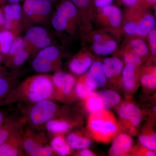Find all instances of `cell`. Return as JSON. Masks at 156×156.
<instances>
[{
  "label": "cell",
  "instance_id": "1",
  "mask_svg": "<svg viewBox=\"0 0 156 156\" xmlns=\"http://www.w3.org/2000/svg\"><path fill=\"white\" fill-rule=\"evenodd\" d=\"M53 94L51 78L46 75L34 76L14 87L2 102L11 105L21 102L32 105L43 100H53Z\"/></svg>",
  "mask_w": 156,
  "mask_h": 156
},
{
  "label": "cell",
  "instance_id": "2",
  "mask_svg": "<svg viewBox=\"0 0 156 156\" xmlns=\"http://www.w3.org/2000/svg\"><path fill=\"white\" fill-rule=\"evenodd\" d=\"M88 127L95 139L102 142L110 140L118 130L116 120L108 110L91 112Z\"/></svg>",
  "mask_w": 156,
  "mask_h": 156
},
{
  "label": "cell",
  "instance_id": "3",
  "mask_svg": "<svg viewBox=\"0 0 156 156\" xmlns=\"http://www.w3.org/2000/svg\"><path fill=\"white\" fill-rule=\"evenodd\" d=\"M31 105L27 115H23L26 122L35 128L45 126L59 115V107L53 100L42 101Z\"/></svg>",
  "mask_w": 156,
  "mask_h": 156
},
{
  "label": "cell",
  "instance_id": "4",
  "mask_svg": "<svg viewBox=\"0 0 156 156\" xmlns=\"http://www.w3.org/2000/svg\"><path fill=\"white\" fill-rule=\"evenodd\" d=\"M44 133L27 128L23 131V147L26 154L30 156H51L55 154Z\"/></svg>",
  "mask_w": 156,
  "mask_h": 156
},
{
  "label": "cell",
  "instance_id": "5",
  "mask_svg": "<svg viewBox=\"0 0 156 156\" xmlns=\"http://www.w3.org/2000/svg\"><path fill=\"white\" fill-rule=\"evenodd\" d=\"M86 100V105L91 112L100 110H108L119 103L120 95L114 91L103 89L95 92Z\"/></svg>",
  "mask_w": 156,
  "mask_h": 156
},
{
  "label": "cell",
  "instance_id": "6",
  "mask_svg": "<svg viewBox=\"0 0 156 156\" xmlns=\"http://www.w3.org/2000/svg\"><path fill=\"white\" fill-rule=\"evenodd\" d=\"M52 80L54 87L53 100H61L70 95L76 85L73 76L62 72L56 73Z\"/></svg>",
  "mask_w": 156,
  "mask_h": 156
},
{
  "label": "cell",
  "instance_id": "7",
  "mask_svg": "<svg viewBox=\"0 0 156 156\" xmlns=\"http://www.w3.org/2000/svg\"><path fill=\"white\" fill-rule=\"evenodd\" d=\"M23 128L14 131L0 147V156H23L26 154L23 147Z\"/></svg>",
  "mask_w": 156,
  "mask_h": 156
},
{
  "label": "cell",
  "instance_id": "8",
  "mask_svg": "<svg viewBox=\"0 0 156 156\" xmlns=\"http://www.w3.org/2000/svg\"><path fill=\"white\" fill-rule=\"evenodd\" d=\"M26 123L23 115H14L5 119L0 126V147L13 132L23 128Z\"/></svg>",
  "mask_w": 156,
  "mask_h": 156
},
{
  "label": "cell",
  "instance_id": "9",
  "mask_svg": "<svg viewBox=\"0 0 156 156\" xmlns=\"http://www.w3.org/2000/svg\"><path fill=\"white\" fill-rule=\"evenodd\" d=\"M118 114L121 119L127 121L131 126L137 127L142 121V113L137 105L131 102H126L121 105Z\"/></svg>",
  "mask_w": 156,
  "mask_h": 156
},
{
  "label": "cell",
  "instance_id": "10",
  "mask_svg": "<svg viewBox=\"0 0 156 156\" xmlns=\"http://www.w3.org/2000/svg\"><path fill=\"white\" fill-rule=\"evenodd\" d=\"M85 80L89 86L94 89L103 87L106 82V77L102 67V64L98 61L94 62L88 70Z\"/></svg>",
  "mask_w": 156,
  "mask_h": 156
},
{
  "label": "cell",
  "instance_id": "11",
  "mask_svg": "<svg viewBox=\"0 0 156 156\" xmlns=\"http://www.w3.org/2000/svg\"><path fill=\"white\" fill-rule=\"evenodd\" d=\"M133 145V140L128 134L124 133L119 134L113 141L110 149V155H125L130 151Z\"/></svg>",
  "mask_w": 156,
  "mask_h": 156
},
{
  "label": "cell",
  "instance_id": "12",
  "mask_svg": "<svg viewBox=\"0 0 156 156\" xmlns=\"http://www.w3.org/2000/svg\"><path fill=\"white\" fill-rule=\"evenodd\" d=\"M26 39L38 48H44L51 44V40L48 37V33L44 28L33 27L28 30Z\"/></svg>",
  "mask_w": 156,
  "mask_h": 156
},
{
  "label": "cell",
  "instance_id": "13",
  "mask_svg": "<svg viewBox=\"0 0 156 156\" xmlns=\"http://www.w3.org/2000/svg\"><path fill=\"white\" fill-rule=\"evenodd\" d=\"M24 10L29 15H46L52 11V6L48 0H26Z\"/></svg>",
  "mask_w": 156,
  "mask_h": 156
},
{
  "label": "cell",
  "instance_id": "14",
  "mask_svg": "<svg viewBox=\"0 0 156 156\" xmlns=\"http://www.w3.org/2000/svg\"><path fill=\"white\" fill-rule=\"evenodd\" d=\"M47 131L53 134H62L67 133L73 127L74 123L66 119L56 117L45 125Z\"/></svg>",
  "mask_w": 156,
  "mask_h": 156
},
{
  "label": "cell",
  "instance_id": "15",
  "mask_svg": "<svg viewBox=\"0 0 156 156\" xmlns=\"http://www.w3.org/2000/svg\"><path fill=\"white\" fill-rule=\"evenodd\" d=\"M101 64L105 76L108 78H114L119 75L123 69L122 62L117 57L105 58Z\"/></svg>",
  "mask_w": 156,
  "mask_h": 156
},
{
  "label": "cell",
  "instance_id": "16",
  "mask_svg": "<svg viewBox=\"0 0 156 156\" xmlns=\"http://www.w3.org/2000/svg\"><path fill=\"white\" fill-rule=\"evenodd\" d=\"M136 66L127 64L122 71V81L124 88L128 92L134 91L136 87Z\"/></svg>",
  "mask_w": 156,
  "mask_h": 156
},
{
  "label": "cell",
  "instance_id": "17",
  "mask_svg": "<svg viewBox=\"0 0 156 156\" xmlns=\"http://www.w3.org/2000/svg\"><path fill=\"white\" fill-rule=\"evenodd\" d=\"M55 154L61 156L68 155L71 153L72 149L62 134L54 135L50 144Z\"/></svg>",
  "mask_w": 156,
  "mask_h": 156
},
{
  "label": "cell",
  "instance_id": "18",
  "mask_svg": "<svg viewBox=\"0 0 156 156\" xmlns=\"http://www.w3.org/2000/svg\"><path fill=\"white\" fill-rule=\"evenodd\" d=\"M66 140L72 150L80 151L88 148L91 145L89 138L82 136L77 132H71L67 135Z\"/></svg>",
  "mask_w": 156,
  "mask_h": 156
},
{
  "label": "cell",
  "instance_id": "19",
  "mask_svg": "<svg viewBox=\"0 0 156 156\" xmlns=\"http://www.w3.org/2000/svg\"><path fill=\"white\" fill-rule=\"evenodd\" d=\"M101 14L107 17L112 27L117 28L121 24L122 20V13L116 6L109 5L101 9Z\"/></svg>",
  "mask_w": 156,
  "mask_h": 156
},
{
  "label": "cell",
  "instance_id": "20",
  "mask_svg": "<svg viewBox=\"0 0 156 156\" xmlns=\"http://www.w3.org/2000/svg\"><path fill=\"white\" fill-rule=\"evenodd\" d=\"M156 19L153 15L147 14L136 23V34L140 37H145L156 27Z\"/></svg>",
  "mask_w": 156,
  "mask_h": 156
},
{
  "label": "cell",
  "instance_id": "21",
  "mask_svg": "<svg viewBox=\"0 0 156 156\" xmlns=\"http://www.w3.org/2000/svg\"><path fill=\"white\" fill-rule=\"evenodd\" d=\"M92 64V58L90 56L76 58L70 62L69 68L74 73L81 75L87 72Z\"/></svg>",
  "mask_w": 156,
  "mask_h": 156
},
{
  "label": "cell",
  "instance_id": "22",
  "mask_svg": "<svg viewBox=\"0 0 156 156\" xmlns=\"http://www.w3.org/2000/svg\"><path fill=\"white\" fill-rule=\"evenodd\" d=\"M5 27L7 29L11 28L12 21L18 20L22 14L21 7L18 3L6 6L5 9Z\"/></svg>",
  "mask_w": 156,
  "mask_h": 156
},
{
  "label": "cell",
  "instance_id": "23",
  "mask_svg": "<svg viewBox=\"0 0 156 156\" xmlns=\"http://www.w3.org/2000/svg\"><path fill=\"white\" fill-rule=\"evenodd\" d=\"M118 46L117 42L113 40H106L101 42H95L92 48L95 53L101 56H107L115 51Z\"/></svg>",
  "mask_w": 156,
  "mask_h": 156
},
{
  "label": "cell",
  "instance_id": "24",
  "mask_svg": "<svg viewBox=\"0 0 156 156\" xmlns=\"http://www.w3.org/2000/svg\"><path fill=\"white\" fill-rule=\"evenodd\" d=\"M75 92L77 96L86 100L95 92V89L86 83L85 79H81L76 84Z\"/></svg>",
  "mask_w": 156,
  "mask_h": 156
},
{
  "label": "cell",
  "instance_id": "25",
  "mask_svg": "<svg viewBox=\"0 0 156 156\" xmlns=\"http://www.w3.org/2000/svg\"><path fill=\"white\" fill-rule=\"evenodd\" d=\"M56 14L63 16L68 20L71 19L76 15V8L72 2L66 1L59 6Z\"/></svg>",
  "mask_w": 156,
  "mask_h": 156
},
{
  "label": "cell",
  "instance_id": "26",
  "mask_svg": "<svg viewBox=\"0 0 156 156\" xmlns=\"http://www.w3.org/2000/svg\"><path fill=\"white\" fill-rule=\"evenodd\" d=\"M58 49L54 47H48L44 48L38 54L37 57L48 62L52 63L59 56Z\"/></svg>",
  "mask_w": 156,
  "mask_h": 156
},
{
  "label": "cell",
  "instance_id": "27",
  "mask_svg": "<svg viewBox=\"0 0 156 156\" xmlns=\"http://www.w3.org/2000/svg\"><path fill=\"white\" fill-rule=\"evenodd\" d=\"M139 142L144 147L150 150H156V136L154 133L141 134L139 136Z\"/></svg>",
  "mask_w": 156,
  "mask_h": 156
},
{
  "label": "cell",
  "instance_id": "28",
  "mask_svg": "<svg viewBox=\"0 0 156 156\" xmlns=\"http://www.w3.org/2000/svg\"><path fill=\"white\" fill-rule=\"evenodd\" d=\"M14 36L8 31L0 33V48L4 53H9L13 43Z\"/></svg>",
  "mask_w": 156,
  "mask_h": 156
},
{
  "label": "cell",
  "instance_id": "29",
  "mask_svg": "<svg viewBox=\"0 0 156 156\" xmlns=\"http://www.w3.org/2000/svg\"><path fill=\"white\" fill-rule=\"evenodd\" d=\"M132 52L139 56H146L148 53V48L144 41L140 39H134L130 43Z\"/></svg>",
  "mask_w": 156,
  "mask_h": 156
},
{
  "label": "cell",
  "instance_id": "30",
  "mask_svg": "<svg viewBox=\"0 0 156 156\" xmlns=\"http://www.w3.org/2000/svg\"><path fill=\"white\" fill-rule=\"evenodd\" d=\"M32 66L36 71L40 73L49 72L53 69L52 63L37 57L35 58L33 61Z\"/></svg>",
  "mask_w": 156,
  "mask_h": 156
},
{
  "label": "cell",
  "instance_id": "31",
  "mask_svg": "<svg viewBox=\"0 0 156 156\" xmlns=\"http://www.w3.org/2000/svg\"><path fill=\"white\" fill-rule=\"evenodd\" d=\"M156 70L154 68L150 73L145 74L141 77L140 82L142 86L151 89H154L156 87Z\"/></svg>",
  "mask_w": 156,
  "mask_h": 156
},
{
  "label": "cell",
  "instance_id": "32",
  "mask_svg": "<svg viewBox=\"0 0 156 156\" xmlns=\"http://www.w3.org/2000/svg\"><path fill=\"white\" fill-rule=\"evenodd\" d=\"M14 87L8 80L0 78V102L3 101V99L6 98Z\"/></svg>",
  "mask_w": 156,
  "mask_h": 156
},
{
  "label": "cell",
  "instance_id": "33",
  "mask_svg": "<svg viewBox=\"0 0 156 156\" xmlns=\"http://www.w3.org/2000/svg\"><path fill=\"white\" fill-rule=\"evenodd\" d=\"M68 20L65 17L56 14L52 19V24L56 30L62 31L67 27Z\"/></svg>",
  "mask_w": 156,
  "mask_h": 156
},
{
  "label": "cell",
  "instance_id": "34",
  "mask_svg": "<svg viewBox=\"0 0 156 156\" xmlns=\"http://www.w3.org/2000/svg\"><path fill=\"white\" fill-rule=\"evenodd\" d=\"M124 59L126 64H132L136 66L141 64L140 56H138L132 51L126 53L124 56Z\"/></svg>",
  "mask_w": 156,
  "mask_h": 156
},
{
  "label": "cell",
  "instance_id": "35",
  "mask_svg": "<svg viewBox=\"0 0 156 156\" xmlns=\"http://www.w3.org/2000/svg\"><path fill=\"white\" fill-rule=\"evenodd\" d=\"M25 47V43L21 38H18L15 40L14 43H12L11 49L9 51V54L15 55L17 53L21 52L23 50Z\"/></svg>",
  "mask_w": 156,
  "mask_h": 156
},
{
  "label": "cell",
  "instance_id": "36",
  "mask_svg": "<svg viewBox=\"0 0 156 156\" xmlns=\"http://www.w3.org/2000/svg\"><path fill=\"white\" fill-rule=\"evenodd\" d=\"M14 64L16 66H20L23 64L28 58L29 54L26 51L22 50L21 52L17 53L14 55Z\"/></svg>",
  "mask_w": 156,
  "mask_h": 156
},
{
  "label": "cell",
  "instance_id": "37",
  "mask_svg": "<svg viewBox=\"0 0 156 156\" xmlns=\"http://www.w3.org/2000/svg\"><path fill=\"white\" fill-rule=\"evenodd\" d=\"M149 40L152 53L155 56L156 55V30L154 29L148 34Z\"/></svg>",
  "mask_w": 156,
  "mask_h": 156
},
{
  "label": "cell",
  "instance_id": "38",
  "mask_svg": "<svg viewBox=\"0 0 156 156\" xmlns=\"http://www.w3.org/2000/svg\"><path fill=\"white\" fill-rule=\"evenodd\" d=\"M125 32L130 35L136 34V23L133 22H128L124 26Z\"/></svg>",
  "mask_w": 156,
  "mask_h": 156
},
{
  "label": "cell",
  "instance_id": "39",
  "mask_svg": "<svg viewBox=\"0 0 156 156\" xmlns=\"http://www.w3.org/2000/svg\"><path fill=\"white\" fill-rule=\"evenodd\" d=\"M113 1L114 0H95V4L97 8L102 9L104 7L111 5Z\"/></svg>",
  "mask_w": 156,
  "mask_h": 156
},
{
  "label": "cell",
  "instance_id": "40",
  "mask_svg": "<svg viewBox=\"0 0 156 156\" xmlns=\"http://www.w3.org/2000/svg\"><path fill=\"white\" fill-rule=\"evenodd\" d=\"M76 6L80 8H84L89 5L91 0H71Z\"/></svg>",
  "mask_w": 156,
  "mask_h": 156
},
{
  "label": "cell",
  "instance_id": "41",
  "mask_svg": "<svg viewBox=\"0 0 156 156\" xmlns=\"http://www.w3.org/2000/svg\"><path fill=\"white\" fill-rule=\"evenodd\" d=\"M79 155L82 156H95L94 154L91 151L88 149L87 148L84 149L80 150Z\"/></svg>",
  "mask_w": 156,
  "mask_h": 156
},
{
  "label": "cell",
  "instance_id": "42",
  "mask_svg": "<svg viewBox=\"0 0 156 156\" xmlns=\"http://www.w3.org/2000/svg\"><path fill=\"white\" fill-rule=\"evenodd\" d=\"M123 3L126 5L133 6L137 4L138 0H122Z\"/></svg>",
  "mask_w": 156,
  "mask_h": 156
},
{
  "label": "cell",
  "instance_id": "43",
  "mask_svg": "<svg viewBox=\"0 0 156 156\" xmlns=\"http://www.w3.org/2000/svg\"><path fill=\"white\" fill-rule=\"evenodd\" d=\"M94 40L95 42H101L104 41L103 36L99 34H95L94 37Z\"/></svg>",
  "mask_w": 156,
  "mask_h": 156
},
{
  "label": "cell",
  "instance_id": "44",
  "mask_svg": "<svg viewBox=\"0 0 156 156\" xmlns=\"http://www.w3.org/2000/svg\"><path fill=\"white\" fill-rule=\"evenodd\" d=\"M5 119V114L2 112L0 111V126L3 123Z\"/></svg>",
  "mask_w": 156,
  "mask_h": 156
},
{
  "label": "cell",
  "instance_id": "45",
  "mask_svg": "<svg viewBox=\"0 0 156 156\" xmlns=\"http://www.w3.org/2000/svg\"><path fill=\"white\" fill-rule=\"evenodd\" d=\"M155 152V151H154L150 150H148V151H147L146 152L145 155L147 156H156V153Z\"/></svg>",
  "mask_w": 156,
  "mask_h": 156
},
{
  "label": "cell",
  "instance_id": "46",
  "mask_svg": "<svg viewBox=\"0 0 156 156\" xmlns=\"http://www.w3.org/2000/svg\"><path fill=\"white\" fill-rule=\"evenodd\" d=\"M4 23H5V17L0 11V24H3Z\"/></svg>",
  "mask_w": 156,
  "mask_h": 156
},
{
  "label": "cell",
  "instance_id": "47",
  "mask_svg": "<svg viewBox=\"0 0 156 156\" xmlns=\"http://www.w3.org/2000/svg\"><path fill=\"white\" fill-rule=\"evenodd\" d=\"M21 0H9V2L10 3H12V4H16V3H18Z\"/></svg>",
  "mask_w": 156,
  "mask_h": 156
},
{
  "label": "cell",
  "instance_id": "48",
  "mask_svg": "<svg viewBox=\"0 0 156 156\" xmlns=\"http://www.w3.org/2000/svg\"><path fill=\"white\" fill-rule=\"evenodd\" d=\"M146 1L150 4H155L156 2V0H146Z\"/></svg>",
  "mask_w": 156,
  "mask_h": 156
},
{
  "label": "cell",
  "instance_id": "49",
  "mask_svg": "<svg viewBox=\"0 0 156 156\" xmlns=\"http://www.w3.org/2000/svg\"><path fill=\"white\" fill-rule=\"evenodd\" d=\"M156 106H155L154 107V113H155V114H156Z\"/></svg>",
  "mask_w": 156,
  "mask_h": 156
},
{
  "label": "cell",
  "instance_id": "50",
  "mask_svg": "<svg viewBox=\"0 0 156 156\" xmlns=\"http://www.w3.org/2000/svg\"><path fill=\"white\" fill-rule=\"evenodd\" d=\"M48 1H55V0H48Z\"/></svg>",
  "mask_w": 156,
  "mask_h": 156
},
{
  "label": "cell",
  "instance_id": "51",
  "mask_svg": "<svg viewBox=\"0 0 156 156\" xmlns=\"http://www.w3.org/2000/svg\"><path fill=\"white\" fill-rule=\"evenodd\" d=\"M2 77V76H1V74H0V78H1Z\"/></svg>",
  "mask_w": 156,
  "mask_h": 156
},
{
  "label": "cell",
  "instance_id": "52",
  "mask_svg": "<svg viewBox=\"0 0 156 156\" xmlns=\"http://www.w3.org/2000/svg\"><path fill=\"white\" fill-rule=\"evenodd\" d=\"M0 59H1V56H0Z\"/></svg>",
  "mask_w": 156,
  "mask_h": 156
}]
</instances>
